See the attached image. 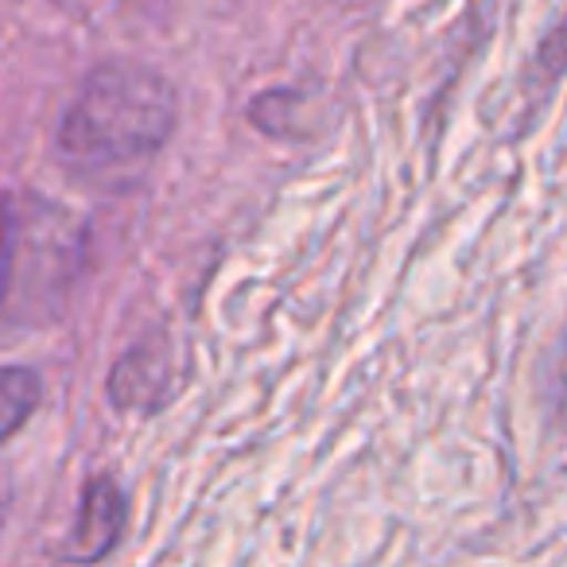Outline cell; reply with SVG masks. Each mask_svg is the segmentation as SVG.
Here are the masks:
<instances>
[{
  "instance_id": "6da1fadb",
  "label": "cell",
  "mask_w": 567,
  "mask_h": 567,
  "mask_svg": "<svg viewBox=\"0 0 567 567\" xmlns=\"http://www.w3.org/2000/svg\"><path fill=\"white\" fill-rule=\"evenodd\" d=\"M179 121L172 82L141 63H105L82 82L55 148L79 175H117L156 156Z\"/></svg>"
},
{
  "instance_id": "7a4b0ae2",
  "label": "cell",
  "mask_w": 567,
  "mask_h": 567,
  "mask_svg": "<svg viewBox=\"0 0 567 567\" xmlns=\"http://www.w3.org/2000/svg\"><path fill=\"white\" fill-rule=\"evenodd\" d=\"M125 528V494L113 478H90L82 486L79 517L66 536L63 559L66 564H97L102 556H110L113 544L121 540Z\"/></svg>"
},
{
  "instance_id": "3957f363",
  "label": "cell",
  "mask_w": 567,
  "mask_h": 567,
  "mask_svg": "<svg viewBox=\"0 0 567 567\" xmlns=\"http://www.w3.org/2000/svg\"><path fill=\"white\" fill-rule=\"evenodd\" d=\"M167 396V354L152 347H136L113 365L110 401L117 409H156Z\"/></svg>"
},
{
  "instance_id": "277c9868",
  "label": "cell",
  "mask_w": 567,
  "mask_h": 567,
  "mask_svg": "<svg viewBox=\"0 0 567 567\" xmlns=\"http://www.w3.org/2000/svg\"><path fill=\"white\" fill-rule=\"evenodd\" d=\"M43 404V381L28 365H0V443H9Z\"/></svg>"
},
{
  "instance_id": "5b68a950",
  "label": "cell",
  "mask_w": 567,
  "mask_h": 567,
  "mask_svg": "<svg viewBox=\"0 0 567 567\" xmlns=\"http://www.w3.org/2000/svg\"><path fill=\"white\" fill-rule=\"evenodd\" d=\"M567 74V4L564 12H559L556 20H551L548 35L540 40V48H536L533 63H528L525 71V94L533 105H544V97L551 94V90L564 82Z\"/></svg>"
},
{
  "instance_id": "8992f818",
  "label": "cell",
  "mask_w": 567,
  "mask_h": 567,
  "mask_svg": "<svg viewBox=\"0 0 567 567\" xmlns=\"http://www.w3.org/2000/svg\"><path fill=\"white\" fill-rule=\"evenodd\" d=\"M20 249V203L12 195H0V300L9 296L12 272H17Z\"/></svg>"
},
{
  "instance_id": "52a82bcc",
  "label": "cell",
  "mask_w": 567,
  "mask_h": 567,
  "mask_svg": "<svg viewBox=\"0 0 567 567\" xmlns=\"http://www.w3.org/2000/svg\"><path fill=\"white\" fill-rule=\"evenodd\" d=\"M0 520H4V505H0Z\"/></svg>"
}]
</instances>
